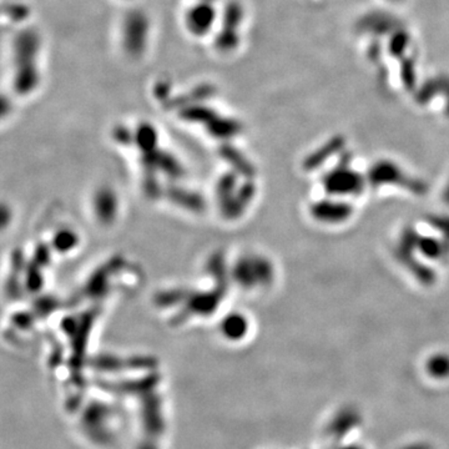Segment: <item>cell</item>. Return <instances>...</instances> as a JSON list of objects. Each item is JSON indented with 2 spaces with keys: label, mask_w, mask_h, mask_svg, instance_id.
I'll list each match as a JSON object with an SVG mask.
<instances>
[{
  "label": "cell",
  "mask_w": 449,
  "mask_h": 449,
  "mask_svg": "<svg viewBox=\"0 0 449 449\" xmlns=\"http://www.w3.org/2000/svg\"><path fill=\"white\" fill-rule=\"evenodd\" d=\"M44 39L31 25L19 27L9 41V85L18 95H30L41 88Z\"/></svg>",
  "instance_id": "cell-1"
},
{
  "label": "cell",
  "mask_w": 449,
  "mask_h": 449,
  "mask_svg": "<svg viewBox=\"0 0 449 449\" xmlns=\"http://www.w3.org/2000/svg\"><path fill=\"white\" fill-rule=\"evenodd\" d=\"M154 41V20L144 8L128 6L119 19L117 43L119 52L131 63L147 58Z\"/></svg>",
  "instance_id": "cell-2"
},
{
  "label": "cell",
  "mask_w": 449,
  "mask_h": 449,
  "mask_svg": "<svg viewBox=\"0 0 449 449\" xmlns=\"http://www.w3.org/2000/svg\"><path fill=\"white\" fill-rule=\"evenodd\" d=\"M221 22V3L190 0L181 13V28L191 41H210Z\"/></svg>",
  "instance_id": "cell-3"
},
{
  "label": "cell",
  "mask_w": 449,
  "mask_h": 449,
  "mask_svg": "<svg viewBox=\"0 0 449 449\" xmlns=\"http://www.w3.org/2000/svg\"><path fill=\"white\" fill-rule=\"evenodd\" d=\"M119 3H123L124 6H136L139 0H117Z\"/></svg>",
  "instance_id": "cell-4"
},
{
  "label": "cell",
  "mask_w": 449,
  "mask_h": 449,
  "mask_svg": "<svg viewBox=\"0 0 449 449\" xmlns=\"http://www.w3.org/2000/svg\"><path fill=\"white\" fill-rule=\"evenodd\" d=\"M404 449H431L426 444H413V446H408L407 448Z\"/></svg>",
  "instance_id": "cell-5"
},
{
  "label": "cell",
  "mask_w": 449,
  "mask_h": 449,
  "mask_svg": "<svg viewBox=\"0 0 449 449\" xmlns=\"http://www.w3.org/2000/svg\"><path fill=\"white\" fill-rule=\"evenodd\" d=\"M210 1H216V3H221V0H210Z\"/></svg>",
  "instance_id": "cell-6"
},
{
  "label": "cell",
  "mask_w": 449,
  "mask_h": 449,
  "mask_svg": "<svg viewBox=\"0 0 449 449\" xmlns=\"http://www.w3.org/2000/svg\"><path fill=\"white\" fill-rule=\"evenodd\" d=\"M347 449H358V448H347Z\"/></svg>",
  "instance_id": "cell-7"
}]
</instances>
